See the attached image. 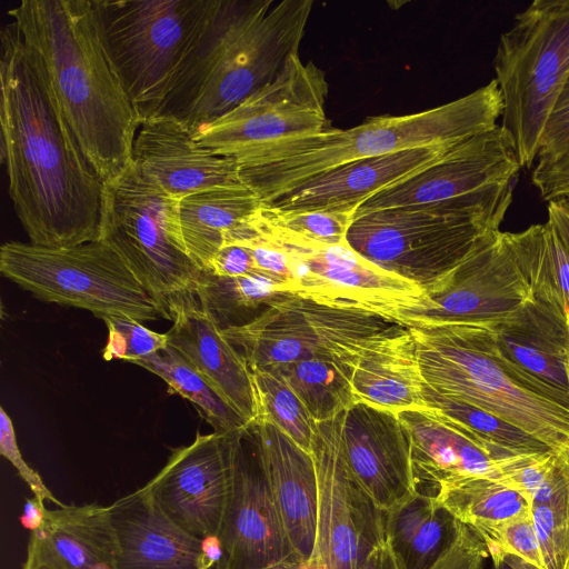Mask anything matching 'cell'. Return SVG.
<instances>
[{
	"label": "cell",
	"mask_w": 569,
	"mask_h": 569,
	"mask_svg": "<svg viewBox=\"0 0 569 569\" xmlns=\"http://www.w3.org/2000/svg\"><path fill=\"white\" fill-rule=\"evenodd\" d=\"M521 166L498 124L360 204L356 216L409 206H453L507 211Z\"/></svg>",
	"instance_id": "13"
},
{
	"label": "cell",
	"mask_w": 569,
	"mask_h": 569,
	"mask_svg": "<svg viewBox=\"0 0 569 569\" xmlns=\"http://www.w3.org/2000/svg\"><path fill=\"white\" fill-rule=\"evenodd\" d=\"M476 535L486 545L488 556L509 553L539 569H545L531 508L517 517L485 528Z\"/></svg>",
	"instance_id": "42"
},
{
	"label": "cell",
	"mask_w": 569,
	"mask_h": 569,
	"mask_svg": "<svg viewBox=\"0 0 569 569\" xmlns=\"http://www.w3.org/2000/svg\"><path fill=\"white\" fill-rule=\"evenodd\" d=\"M548 219L569 252V212L557 201L548 202Z\"/></svg>",
	"instance_id": "49"
},
{
	"label": "cell",
	"mask_w": 569,
	"mask_h": 569,
	"mask_svg": "<svg viewBox=\"0 0 569 569\" xmlns=\"http://www.w3.org/2000/svg\"><path fill=\"white\" fill-rule=\"evenodd\" d=\"M531 298L508 232L488 234L448 276L420 300L399 310L405 327L487 323L499 320Z\"/></svg>",
	"instance_id": "16"
},
{
	"label": "cell",
	"mask_w": 569,
	"mask_h": 569,
	"mask_svg": "<svg viewBox=\"0 0 569 569\" xmlns=\"http://www.w3.org/2000/svg\"><path fill=\"white\" fill-rule=\"evenodd\" d=\"M405 328L373 312L286 293L250 321L223 329V335L250 369L272 370L302 359L327 358L351 376L367 350Z\"/></svg>",
	"instance_id": "10"
},
{
	"label": "cell",
	"mask_w": 569,
	"mask_h": 569,
	"mask_svg": "<svg viewBox=\"0 0 569 569\" xmlns=\"http://www.w3.org/2000/svg\"><path fill=\"white\" fill-rule=\"evenodd\" d=\"M358 569H400L388 538L369 552Z\"/></svg>",
	"instance_id": "48"
},
{
	"label": "cell",
	"mask_w": 569,
	"mask_h": 569,
	"mask_svg": "<svg viewBox=\"0 0 569 569\" xmlns=\"http://www.w3.org/2000/svg\"><path fill=\"white\" fill-rule=\"evenodd\" d=\"M531 515L545 569H569V489L531 503Z\"/></svg>",
	"instance_id": "39"
},
{
	"label": "cell",
	"mask_w": 569,
	"mask_h": 569,
	"mask_svg": "<svg viewBox=\"0 0 569 569\" xmlns=\"http://www.w3.org/2000/svg\"><path fill=\"white\" fill-rule=\"evenodd\" d=\"M315 422L333 418L356 403L350 372L327 358H308L277 369Z\"/></svg>",
	"instance_id": "35"
},
{
	"label": "cell",
	"mask_w": 569,
	"mask_h": 569,
	"mask_svg": "<svg viewBox=\"0 0 569 569\" xmlns=\"http://www.w3.org/2000/svg\"><path fill=\"white\" fill-rule=\"evenodd\" d=\"M202 271L216 276L238 277L259 272L250 249L242 242L226 239L222 247Z\"/></svg>",
	"instance_id": "46"
},
{
	"label": "cell",
	"mask_w": 569,
	"mask_h": 569,
	"mask_svg": "<svg viewBox=\"0 0 569 569\" xmlns=\"http://www.w3.org/2000/svg\"><path fill=\"white\" fill-rule=\"evenodd\" d=\"M568 332H569V312H568ZM568 377H569V340H568Z\"/></svg>",
	"instance_id": "53"
},
{
	"label": "cell",
	"mask_w": 569,
	"mask_h": 569,
	"mask_svg": "<svg viewBox=\"0 0 569 569\" xmlns=\"http://www.w3.org/2000/svg\"><path fill=\"white\" fill-rule=\"evenodd\" d=\"M250 370L259 408L257 420L270 421L300 448L311 453L316 422L305 405L279 371Z\"/></svg>",
	"instance_id": "37"
},
{
	"label": "cell",
	"mask_w": 569,
	"mask_h": 569,
	"mask_svg": "<svg viewBox=\"0 0 569 569\" xmlns=\"http://www.w3.org/2000/svg\"><path fill=\"white\" fill-rule=\"evenodd\" d=\"M323 70L292 56L277 78L219 119L192 132L202 148L234 158L280 139L310 134L328 127Z\"/></svg>",
	"instance_id": "15"
},
{
	"label": "cell",
	"mask_w": 569,
	"mask_h": 569,
	"mask_svg": "<svg viewBox=\"0 0 569 569\" xmlns=\"http://www.w3.org/2000/svg\"><path fill=\"white\" fill-rule=\"evenodd\" d=\"M531 178L541 198L548 202L569 194V156L537 163Z\"/></svg>",
	"instance_id": "47"
},
{
	"label": "cell",
	"mask_w": 569,
	"mask_h": 569,
	"mask_svg": "<svg viewBox=\"0 0 569 569\" xmlns=\"http://www.w3.org/2000/svg\"><path fill=\"white\" fill-rule=\"evenodd\" d=\"M488 550L469 527L460 523L456 540L431 569H482Z\"/></svg>",
	"instance_id": "45"
},
{
	"label": "cell",
	"mask_w": 569,
	"mask_h": 569,
	"mask_svg": "<svg viewBox=\"0 0 569 569\" xmlns=\"http://www.w3.org/2000/svg\"><path fill=\"white\" fill-rule=\"evenodd\" d=\"M108 328L107 343L102 357L133 363L154 355L169 345L167 333H158L129 317H107L102 319Z\"/></svg>",
	"instance_id": "41"
},
{
	"label": "cell",
	"mask_w": 569,
	"mask_h": 569,
	"mask_svg": "<svg viewBox=\"0 0 569 569\" xmlns=\"http://www.w3.org/2000/svg\"><path fill=\"white\" fill-rule=\"evenodd\" d=\"M345 411L317 422L311 455L318 481L315 549L308 569H358L387 538L382 511L351 471L343 450Z\"/></svg>",
	"instance_id": "14"
},
{
	"label": "cell",
	"mask_w": 569,
	"mask_h": 569,
	"mask_svg": "<svg viewBox=\"0 0 569 569\" xmlns=\"http://www.w3.org/2000/svg\"><path fill=\"white\" fill-rule=\"evenodd\" d=\"M0 39L1 160L29 242L70 247L99 240L104 182L83 156L40 56L13 22Z\"/></svg>",
	"instance_id": "1"
},
{
	"label": "cell",
	"mask_w": 569,
	"mask_h": 569,
	"mask_svg": "<svg viewBox=\"0 0 569 569\" xmlns=\"http://www.w3.org/2000/svg\"><path fill=\"white\" fill-rule=\"evenodd\" d=\"M117 558L109 506L62 505L42 508L22 569H117Z\"/></svg>",
	"instance_id": "26"
},
{
	"label": "cell",
	"mask_w": 569,
	"mask_h": 569,
	"mask_svg": "<svg viewBox=\"0 0 569 569\" xmlns=\"http://www.w3.org/2000/svg\"><path fill=\"white\" fill-rule=\"evenodd\" d=\"M172 327L169 346L194 366L229 403L252 425L259 416L251 370L223 329L200 305L196 295L172 300L167 307Z\"/></svg>",
	"instance_id": "23"
},
{
	"label": "cell",
	"mask_w": 569,
	"mask_h": 569,
	"mask_svg": "<svg viewBox=\"0 0 569 569\" xmlns=\"http://www.w3.org/2000/svg\"><path fill=\"white\" fill-rule=\"evenodd\" d=\"M459 522L478 532L531 508L520 492L499 478L469 476L442 483L435 497Z\"/></svg>",
	"instance_id": "32"
},
{
	"label": "cell",
	"mask_w": 569,
	"mask_h": 569,
	"mask_svg": "<svg viewBox=\"0 0 569 569\" xmlns=\"http://www.w3.org/2000/svg\"><path fill=\"white\" fill-rule=\"evenodd\" d=\"M0 453L14 467L20 478L33 493V498L41 505H44L46 501L52 502L58 507L63 505L44 485L40 475L23 459L11 418L2 407L0 408Z\"/></svg>",
	"instance_id": "43"
},
{
	"label": "cell",
	"mask_w": 569,
	"mask_h": 569,
	"mask_svg": "<svg viewBox=\"0 0 569 569\" xmlns=\"http://www.w3.org/2000/svg\"><path fill=\"white\" fill-rule=\"evenodd\" d=\"M246 432L238 448L231 492L217 537V569H261L288 558L300 559L283 528L249 429L250 448Z\"/></svg>",
	"instance_id": "18"
},
{
	"label": "cell",
	"mask_w": 569,
	"mask_h": 569,
	"mask_svg": "<svg viewBox=\"0 0 569 569\" xmlns=\"http://www.w3.org/2000/svg\"><path fill=\"white\" fill-rule=\"evenodd\" d=\"M488 323L509 360L569 395L568 313L530 298L517 310Z\"/></svg>",
	"instance_id": "27"
},
{
	"label": "cell",
	"mask_w": 569,
	"mask_h": 569,
	"mask_svg": "<svg viewBox=\"0 0 569 569\" xmlns=\"http://www.w3.org/2000/svg\"><path fill=\"white\" fill-rule=\"evenodd\" d=\"M260 198L244 184L220 187L178 200V226L191 259L203 270L223 244L226 234L260 207Z\"/></svg>",
	"instance_id": "29"
},
{
	"label": "cell",
	"mask_w": 569,
	"mask_h": 569,
	"mask_svg": "<svg viewBox=\"0 0 569 569\" xmlns=\"http://www.w3.org/2000/svg\"><path fill=\"white\" fill-rule=\"evenodd\" d=\"M133 363L157 375L171 392L192 402L213 431H246L251 426L194 366L169 345Z\"/></svg>",
	"instance_id": "33"
},
{
	"label": "cell",
	"mask_w": 569,
	"mask_h": 569,
	"mask_svg": "<svg viewBox=\"0 0 569 569\" xmlns=\"http://www.w3.org/2000/svg\"><path fill=\"white\" fill-rule=\"evenodd\" d=\"M493 70L503 103L499 126L529 169L569 76V0H536L516 14L497 43Z\"/></svg>",
	"instance_id": "7"
},
{
	"label": "cell",
	"mask_w": 569,
	"mask_h": 569,
	"mask_svg": "<svg viewBox=\"0 0 569 569\" xmlns=\"http://www.w3.org/2000/svg\"><path fill=\"white\" fill-rule=\"evenodd\" d=\"M8 13L40 56L87 161L113 181L132 164L141 121L102 49L91 0H22Z\"/></svg>",
	"instance_id": "2"
},
{
	"label": "cell",
	"mask_w": 569,
	"mask_h": 569,
	"mask_svg": "<svg viewBox=\"0 0 569 569\" xmlns=\"http://www.w3.org/2000/svg\"><path fill=\"white\" fill-rule=\"evenodd\" d=\"M269 489L297 556L311 561L318 511V481L312 455L268 420L249 428Z\"/></svg>",
	"instance_id": "22"
},
{
	"label": "cell",
	"mask_w": 569,
	"mask_h": 569,
	"mask_svg": "<svg viewBox=\"0 0 569 569\" xmlns=\"http://www.w3.org/2000/svg\"><path fill=\"white\" fill-rule=\"evenodd\" d=\"M490 557L492 559V569H539L513 555L498 553Z\"/></svg>",
	"instance_id": "50"
},
{
	"label": "cell",
	"mask_w": 569,
	"mask_h": 569,
	"mask_svg": "<svg viewBox=\"0 0 569 569\" xmlns=\"http://www.w3.org/2000/svg\"><path fill=\"white\" fill-rule=\"evenodd\" d=\"M569 156V76L549 117L537 163H546Z\"/></svg>",
	"instance_id": "44"
},
{
	"label": "cell",
	"mask_w": 569,
	"mask_h": 569,
	"mask_svg": "<svg viewBox=\"0 0 569 569\" xmlns=\"http://www.w3.org/2000/svg\"><path fill=\"white\" fill-rule=\"evenodd\" d=\"M459 528L460 522L435 497L419 492L387 512V538L400 569H431Z\"/></svg>",
	"instance_id": "30"
},
{
	"label": "cell",
	"mask_w": 569,
	"mask_h": 569,
	"mask_svg": "<svg viewBox=\"0 0 569 569\" xmlns=\"http://www.w3.org/2000/svg\"><path fill=\"white\" fill-rule=\"evenodd\" d=\"M497 478L530 503L547 502L569 489V458L552 450L511 456L498 462Z\"/></svg>",
	"instance_id": "38"
},
{
	"label": "cell",
	"mask_w": 569,
	"mask_h": 569,
	"mask_svg": "<svg viewBox=\"0 0 569 569\" xmlns=\"http://www.w3.org/2000/svg\"><path fill=\"white\" fill-rule=\"evenodd\" d=\"M219 0H91L102 49L140 121L152 116Z\"/></svg>",
	"instance_id": "6"
},
{
	"label": "cell",
	"mask_w": 569,
	"mask_h": 569,
	"mask_svg": "<svg viewBox=\"0 0 569 569\" xmlns=\"http://www.w3.org/2000/svg\"><path fill=\"white\" fill-rule=\"evenodd\" d=\"M290 293L282 281L261 272L226 277L201 271L196 297L222 329L239 326L240 318Z\"/></svg>",
	"instance_id": "34"
},
{
	"label": "cell",
	"mask_w": 569,
	"mask_h": 569,
	"mask_svg": "<svg viewBox=\"0 0 569 569\" xmlns=\"http://www.w3.org/2000/svg\"><path fill=\"white\" fill-rule=\"evenodd\" d=\"M246 431L198 433L190 445L174 449L142 489L172 522L191 536L202 540L217 538Z\"/></svg>",
	"instance_id": "17"
},
{
	"label": "cell",
	"mask_w": 569,
	"mask_h": 569,
	"mask_svg": "<svg viewBox=\"0 0 569 569\" xmlns=\"http://www.w3.org/2000/svg\"><path fill=\"white\" fill-rule=\"evenodd\" d=\"M259 210V209H258ZM250 224L288 262L291 293L313 301L377 313L397 322L399 310L417 303L425 291L357 253L348 243H327L297 234L262 218Z\"/></svg>",
	"instance_id": "12"
},
{
	"label": "cell",
	"mask_w": 569,
	"mask_h": 569,
	"mask_svg": "<svg viewBox=\"0 0 569 569\" xmlns=\"http://www.w3.org/2000/svg\"><path fill=\"white\" fill-rule=\"evenodd\" d=\"M350 382L356 402L393 413L427 407L416 345L407 327L367 350Z\"/></svg>",
	"instance_id": "28"
},
{
	"label": "cell",
	"mask_w": 569,
	"mask_h": 569,
	"mask_svg": "<svg viewBox=\"0 0 569 569\" xmlns=\"http://www.w3.org/2000/svg\"><path fill=\"white\" fill-rule=\"evenodd\" d=\"M457 144L418 147L348 162L264 204L281 210L356 212L372 196L418 172Z\"/></svg>",
	"instance_id": "24"
},
{
	"label": "cell",
	"mask_w": 569,
	"mask_h": 569,
	"mask_svg": "<svg viewBox=\"0 0 569 569\" xmlns=\"http://www.w3.org/2000/svg\"><path fill=\"white\" fill-rule=\"evenodd\" d=\"M410 445L417 492L436 497L439 487L469 476L497 478L498 462L511 456L470 435L429 407L397 413Z\"/></svg>",
	"instance_id": "25"
},
{
	"label": "cell",
	"mask_w": 569,
	"mask_h": 569,
	"mask_svg": "<svg viewBox=\"0 0 569 569\" xmlns=\"http://www.w3.org/2000/svg\"><path fill=\"white\" fill-rule=\"evenodd\" d=\"M178 200L132 162L104 183L101 203L99 240L120 256L166 311L172 300L196 295L202 271L182 243Z\"/></svg>",
	"instance_id": "11"
},
{
	"label": "cell",
	"mask_w": 569,
	"mask_h": 569,
	"mask_svg": "<svg viewBox=\"0 0 569 569\" xmlns=\"http://www.w3.org/2000/svg\"><path fill=\"white\" fill-rule=\"evenodd\" d=\"M312 4L219 0L151 117L173 119L193 132L239 106L298 54Z\"/></svg>",
	"instance_id": "3"
},
{
	"label": "cell",
	"mask_w": 569,
	"mask_h": 569,
	"mask_svg": "<svg viewBox=\"0 0 569 569\" xmlns=\"http://www.w3.org/2000/svg\"><path fill=\"white\" fill-rule=\"evenodd\" d=\"M258 211L274 226L327 243L346 242L347 232L355 217V212L281 210L264 203Z\"/></svg>",
	"instance_id": "40"
},
{
	"label": "cell",
	"mask_w": 569,
	"mask_h": 569,
	"mask_svg": "<svg viewBox=\"0 0 569 569\" xmlns=\"http://www.w3.org/2000/svg\"><path fill=\"white\" fill-rule=\"evenodd\" d=\"M0 272L36 298L138 321L167 318L162 303L101 240L70 247L9 241L0 248Z\"/></svg>",
	"instance_id": "9"
},
{
	"label": "cell",
	"mask_w": 569,
	"mask_h": 569,
	"mask_svg": "<svg viewBox=\"0 0 569 569\" xmlns=\"http://www.w3.org/2000/svg\"><path fill=\"white\" fill-rule=\"evenodd\" d=\"M342 442L351 471L382 511L417 493L409 438L397 413L353 403L345 411Z\"/></svg>",
	"instance_id": "19"
},
{
	"label": "cell",
	"mask_w": 569,
	"mask_h": 569,
	"mask_svg": "<svg viewBox=\"0 0 569 569\" xmlns=\"http://www.w3.org/2000/svg\"><path fill=\"white\" fill-rule=\"evenodd\" d=\"M132 162L174 199L243 184L233 158L200 147L189 129L170 118L151 117L141 121Z\"/></svg>",
	"instance_id": "21"
},
{
	"label": "cell",
	"mask_w": 569,
	"mask_h": 569,
	"mask_svg": "<svg viewBox=\"0 0 569 569\" xmlns=\"http://www.w3.org/2000/svg\"><path fill=\"white\" fill-rule=\"evenodd\" d=\"M261 569H308L307 565L298 558H288Z\"/></svg>",
	"instance_id": "51"
},
{
	"label": "cell",
	"mask_w": 569,
	"mask_h": 569,
	"mask_svg": "<svg viewBox=\"0 0 569 569\" xmlns=\"http://www.w3.org/2000/svg\"><path fill=\"white\" fill-rule=\"evenodd\" d=\"M407 328L428 387L496 415L569 458V395L509 360L488 322Z\"/></svg>",
	"instance_id": "5"
},
{
	"label": "cell",
	"mask_w": 569,
	"mask_h": 569,
	"mask_svg": "<svg viewBox=\"0 0 569 569\" xmlns=\"http://www.w3.org/2000/svg\"><path fill=\"white\" fill-rule=\"evenodd\" d=\"M569 212V194L556 199Z\"/></svg>",
	"instance_id": "52"
},
{
	"label": "cell",
	"mask_w": 569,
	"mask_h": 569,
	"mask_svg": "<svg viewBox=\"0 0 569 569\" xmlns=\"http://www.w3.org/2000/svg\"><path fill=\"white\" fill-rule=\"evenodd\" d=\"M117 569H217V538H196L172 522L142 488L109 506Z\"/></svg>",
	"instance_id": "20"
},
{
	"label": "cell",
	"mask_w": 569,
	"mask_h": 569,
	"mask_svg": "<svg viewBox=\"0 0 569 569\" xmlns=\"http://www.w3.org/2000/svg\"><path fill=\"white\" fill-rule=\"evenodd\" d=\"M507 211L409 206L353 217L347 243L361 257L429 290L499 227Z\"/></svg>",
	"instance_id": "8"
},
{
	"label": "cell",
	"mask_w": 569,
	"mask_h": 569,
	"mask_svg": "<svg viewBox=\"0 0 569 569\" xmlns=\"http://www.w3.org/2000/svg\"><path fill=\"white\" fill-rule=\"evenodd\" d=\"M531 298L569 312V252L549 221L508 232Z\"/></svg>",
	"instance_id": "31"
},
{
	"label": "cell",
	"mask_w": 569,
	"mask_h": 569,
	"mask_svg": "<svg viewBox=\"0 0 569 569\" xmlns=\"http://www.w3.org/2000/svg\"><path fill=\"white\" fill-rule=\"evenodd\" d=\"M422 397L427 407L435 409L473 437L503 453L517 456L551 450L537 438L496 415L467 402L445 397L425 382Z\"/></svg>",
	"instance_id": "36"
},
{
	"label": "cell",
	"mask_w": 569,
	"mask_h": 569,
	"mask_svg": "<svg viewBox=\"0 0 569 569\" xmlns=\"http://www.w3.org/2000/svg\"><path fill=\"white\" fill-rule=\"evenodd\" d=\"M503 110L495 79L446 104L407 116L375 117L350 129L280 139L233 159L244 186L270 203L348 162L401 150L457 144L497 127Z\"/></svg>",
	"instance_id": "4"
}]
</instances>
